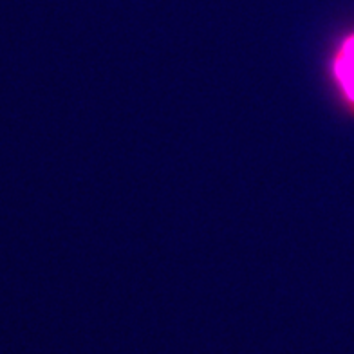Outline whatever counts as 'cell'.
<instances>
[{
  "instance_id": "obj_1",
  "label": "cell",
  "mask_w": 354,
  "mask_h": 354,
  "mask_svg": "<svg viewBox=\"0 0 354 354\" xmlns=\"http://www.w3.org/2000/svg\"><path fill=\"white\" fill-rule=\"evenodd\" d=\"M326 73L338 103L354 116V29L335 40L327 55Z\"/></svg>"
}]
</instances>
